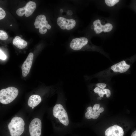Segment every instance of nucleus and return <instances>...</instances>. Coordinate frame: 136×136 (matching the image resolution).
<instances>
[{
    "mask_svg": "<svg viewBox=\"0 0 136 136\" xmlns=\"http://www.w3.org/2000/svg\"><path fill=\"white\" fill-rule=\"evenodd\" d=\"M25 123L20 117H15L11 120L8 128L11 136H20L24 130Z\"/></svg>",
    "mask_w": 136,
    "mask_h": 136,
    "instance_id": "nucleus-1",
    "label": "nucleus"
},
{
    "mask_svg": "<svg viewBox=\"0 0 136 136\" xmlns=\"http://www.w3.org/2000/svg\"><path fill=\"white\" fill-rule=\"evenodd\" d=\"M53 116L57 119L61 127L67 126L69 124L68 114L63 106L57 104L54 107L52 110Z\"/></svg>",
    "mask_w": 136,
    "mask_h": 136,
    "instance_id": "nucleus-2",
    "label": "nucleus"
},
{
    "mask_svg": "<svg viewBox=\"0 0 136 136\" xmlns=\"http://www.w3.org/2000/svg\"><path fill=\"white\" fill-rule=\"evenodd\" d=\"M18 94V90L16 88L10 87L0 91V102L4 104L10 103L16 98Z\"/></svg>",
    "mask_w": 136,
    "mask_h": 136,
    "instance_id": "nucleus-3",
    "label": "nucleus"
},
{
    "mask_svg": "<svg viewBox=\"0 0 136 136\" xmlns=\"http://www.w3.org/2000/svg\"><path fill=\"white\" fill-rule=\"evenodd\" d=\"M86 112L85 113V117L89 119H95L97 118L100 115V113L104 111L103 107H100L99 104H95L93 108L88 107L86 109Z\"/></svg>",
    "mask_w": 136,
    "mask_h": 136,
    "instance_id": "nucleus-4",
    "label": "nucleus"
},
{
    "mask_svg": "<svg viewBox=\"0 0 136 136\" xmlns=\"http://www.w3.org/2000/svg\"><path fill=\"white\" fill-rule=\"evenodd\" d=\"M36 7V3L30 1L27 3L25 6L19 8L16 11V13L19 16H22L24 14L26 17H28L33 13Z\"/></svg>",
    "mask_w": 136,
    "mask_h": 136,
    "instance_id": "nucleus-5",
    "label": "nucleus"
},
{
    "mask_svg": "<svg viewBox=\"0 0 136 136\" xmlns=\"http://www.w3.org/2000/svg\"><path fill=\"white\" fill-rule=\"evenodd\" d=\"M42 123L38 118H35L31 121L29 127L30 136H41V134Z\"/></svg>",
    "mask_w": 136,
    "mask_h": 136,
    "instance_id": "nucleus-6",
    "label": "nucleus"
},
{
    "mask_svg": "<svg viewBox=\"0 0 136 136\" xmlns=\"http://www.w3.org/2000/svg\"><path fill=\"white\" fill-rule=\"evenodd\" d=\"M93 24L94 26V31L96 34H99L102 32H109L113 28L112 24L110 23H108L102 25L100 20L98 19L94 21Z\"/></svg>",
    "mask_w": 136,
    "mask_h": 136,
    "instance_id": "nucleus-7",
    "label": "nucleus"
},
{
    "mask_svg": "<svg viewBox=\"0 0 136 136\" xmlns=\"http://www.w3.org/2000/svg\"><path fill=\"white\" fill-rule=\"evenodd\" d=\"M57 21L58 26L63 30L72 29L75 27L76 24V22L74 20L67 19L61 17L58 18Z\"/></svg>",
    "mask_w": 136,
    "mask_h": 136,
    "instance_id": "nucleus-8",
    "label": "nucleus"
},
{
    "mask_svg": "<svg viewBox=\"0 0 136 136\" xmlns=\"http://www.w3.org/2000/svg\"><path fill=\"white\" fill-rule=\"evenodd\" d=\"M130 65L128 64L125 60H122L111 66L110 69V73H123L127 71L129 69Z\"/></svg>",
    "mask_w": 136,
    "mask_h": 136,
    "instance_id": "nucleus-9",
    "label": "nucleus"
},
{
    "mask_svg": "<svg viewBox=\"0 0 136 136\" xmlns=\"http://www.w3.org/2000/svg\"><path fill=\"white\" fill-rule=\"evenodd\" d=\"M88 42V39L85 37L76 38L73 39L70 44V48L75 50L81 49L86 45Z\"/></svg>",
    "mask_w": 136,
    "mask_h": 136,
    "instance_id": "nucleus-10",
    "label": "nucleus"
},
{
    "mask_svg": "<svg viewBox=\"0 0 136 136\" xmlns=\"http://www.w3.org/2000/svg\"><path fill=\"white\" fill-rule=\"evenodd\" d=\"M33 55L31 52L29 53L21 66L22 74L24 77H26L29 73L33 59Z\"/></svg>",
    "mask_w": 136,
    "mask_h": 136,
    "instance_id": "nucleus-11",
    "label": "nucleus"
},
{
    "mask_svg": "<svg viewBox=\"0 0 136 136\" xmlns=\"http://www.w3.org/2000/svg\"><path fill=\"white\" fill-rule=\"evenodd\" d=\"M105 134V136H123L124 132L121 127L115 125L108 128Z\"/></svg>",
    "mask_w": 136,
    "mask_h": 136,
    "instance_id": "nucleus-12",
    "label": "nucleus"
},
{
    "mask_svg": "<svg viewBox=\"0 0 136 136\" xmlns=\"http://www.w3.org/2000/svg\"><path fill=\"white\" fill-rule=\"evenodd\" d=\"M35 27L38 28L43 27H46L48 29L51 27L50 25L48 24V21L46 20V16L43 15H38L36 18L34 23Z\"/></svg>",
    "mask_w": 136,
    "mask_h": 136,
    "instance_id": "nucleus-13",
    "label": "nucleus"
},
{
    "mask_svg": "<svg viewBox=\"0 0 136 136\" xmlns=\"http://www.w3.org/2000/svg\"><path fill=\"white\" fill-rule=\"evenodd\" d=\"M41 97L37 95H33L29 98L28 104V106L31 107H35L38 105L41 101Z\"/></svg>",
    "mask_w": 136,
    "mask_h": 136,
    "instance_id": "nucleus-14",
    "label": "nucleus"
},
{
    "mask_svg": "<svg viewBox=\"0 0 136 136\" xmlns=\"http://www.w3.org/2000/svg\"><path fill=\"white\" fill-rule=\"evenodd\" d=\"M13 44L19 49L25 48L27 45V43L19 36L15 37L13 41Z\"/></svg>",
    "mask_w": 136,
    "mask_h": 136,
    "instance_id": "nucleus-15",
    "label": "nucleus"
},
{
    "mask_svg": "<svg viewBox=\"0 0 136 136\" xmlns=\"http://www.w3.org/2000/svg\"><path fill=\"white\" fill-rule=\"evenodd\" d=\"M94 92L97 93L99 97H103L104 94H106L107 97H109L111 94L110 90L107 89L102 88L96 86L93 90Z\"/></svg>",
    "mask_w": 136,
    "mask_h": 136,
    "instance_id": "nucleus-16",
    "label": "nucleus"
},
{
    "mask_svg": "<svg viewBox=\"0 0 136 136\" xmlns=\"http://www.w3.org/2000/svg\"><path fill=\"white\" fill-rule=\"evenodd\" d=\"M119 1V0H105L106 4L109 7H112L118 3Z\"/></svg>",
    "mask_w": 136,
    "mask_h": 136,
    "instance_id": "nucleus-17",
    "label": "nucleus"
},
{
    "mask_svg": "<svg viewBox=\"0 0 136 136\" xmlns=\"http://www.w3.org/2000/svg\"><path fill=\"white\" fill-rule=\"evenodd\" d=\"M8 38V36L7 33L4 31L0 30V40H5Z\"/></svg>",
    "mask_w": 136,
    "mask_h": 136,
    "instance_id": "nucleus-18",
    "label": "nucleus"
},
{
    "mask_svg": "<svg viewBox=\"0 0 136 136\" xmlns=\"http://www.w3.org/2000/svg\"><path fill=\"white\" fill-rule=\"evenodd\" d=\"M6 16L5 11L2 8H0V20L4 18Z\"/></svg>",
    "mask_w": 136,
    "mask_h": 136,
    "instance_id": "nucleus-19",
    "label": "nucleus"
},
{
    "mask_svg": "<svg viewBox=\"0 0 136 136\" xmlns=\"http://www.w3.org/2000/svg\"><path fill=\"white\" fill-rule=\"evenodd\" d=\"M46 28V27H43L39 28V31L40 33L42 34H44L47 31Z\"/></svg>",
    "mask_w": 136,
    "mask_h": 136,
    "instance_id": "nucleus-20",
    "label": "nucleus"
},
{
    "mask_svg": "<svg viewBox=\"0 0 136 136\" xmlns=\"http://www.w3.org/2000/svg\"><path fill=\"white\" fill-rule=\"evenodd\" d=\"M7 58V56L0 49V59L2 60H5Z\"/></svg>",
    "mask_w": 136,
    "mask_h": 136,
    "instance_id": "nucleus-21",
    "label": "nucleus"
},
{
    "mask_svg": "<svg viewBox=\"0 0 136 136\" xmlns=\"http://www.w3.org/2000/svg\"><path fill=\"white\" fill-rule=\"evenodd\" d=\"M96 86L100 88H105L106 87L107 85L104 83H97Z\"/></svg>",
    "mask_w": 136,
    "mask_h": 136,
    "instance_id": "nucleus-22",
    "label": "nucleus"
},
{
    "mask_svg": "<svg viewBox=\"0 0 136 136\" xmlns=\"http://www.w3.org/2000/svg\"><path fill=\"white\" fill-rule=\"evenodd\" d=\"M131 136H136V130L132 133Z\"/></svg>",
    "mask_w": 136,
    "mask_h": 136,
    "instance_id": "nucleus-23",
    "label": "nucleus"
},
{
    "mask_svg": "<svg viewBox=\"0 0 136 136\" xmlns=\"http://www.w3.org/2000/svg\"><path fill=\"white\" fill-rule=\"evenodd\" d=\"M102 99L101 97H99L97 98V99L98 100H100Z\"/></svg>",
    "mask_w": 136,
    "mask_h": 136,
    "instance_id": "nucleus-24",
    "label": "nucleus"
},
{
    "mask_svg": "<svg viewBox=\"0 0 136 136\" xmlns=\"http://www.w3.org/2000/svg\"><path fill=\"white\" fill-rule=\"evenodd\" d=\"M60 11L61 12H62L63 11V10L62 9H61L60 10Z\"/></svg>",
    "mask_w": 136,
    "mask_h": 136,
    "instance_id": "nucleus-25",
    "label": "nucleus"
},
{
    "mask_svg": "<svg viewBox=\"0 0 136 136\" xmlns=\"http://www.w3.org/2000/svg\"><path fill=\"white\" fill-rule=\"evenodd\" d=\"M33 108H34V107H32V109H33Z\"/></svg>",
    "mask_w": 136,
    "mask_h": 136,
    "instance_id": "nucleus-26",
    "label": "nucleus"
},
{
    "mask_svg": "<svg viewBox=\"0 0 136 136\" xmlns=\"http://www.w3.org/2000/svg\"><path fill=\"white\" fill-rule=\"evenodd\" d=\"M10 26H12V25H10Z\"/></svg>",
    "mask_w": 136,
    "mask_h": 136,
    "instance_id": "nucleus-27",
    "label": "nucleus"
}]
</instances>
